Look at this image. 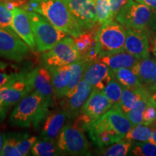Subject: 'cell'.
<instances>
[{"instance_id":"6da1fadb","label":"cell","mask_w":156,"mask_h":156,"mask_svg":"<svg viewBox=\"0 0 156 156\" xmlns=\"http://www.w3.org/2000/svg\"><path fill=\"white\" fill-rule=\"evenodd\" d=\"M25 9L43 15L56 28L73 38L85 32L72 15L64 0H30Z\"/></svg>"},{"instance_id":"7a4b0ae2","label":"cell","mask_w":156,"mask_h":156,"mask_svg":"<svg viewBox=\"0 0 156 156\" xmlns=\"http://www.w3.org/2000/svg\"><path fill=\"white\" fill-rule=\"evenodd\" d=\"M52 105L34 91L17 103L9 116L11 124L19 127L38 129L50 112Z\"/></svg>"},{"instance_id":"3957f363","label":"cell","mask_w":156,"mask_h":156,"mask_svg":"<svg viewBox=\"0 0 156 156\" xmlns=\"http://www.w3.org/2000/svg\"><path fill=\"white\" fill-rule=\"evenodd\" d=\"M126 30L123 25L114 20L100 25L95 38L99 56L124 51Z\"/></svg>"},{"instance_id":"277c9868","label":"cell","mask_w":156,"mask_h":156,"mask_svg":"<svg viewBox=\"0 0 156 156\" xmlns=\"http://www.w3.org/2000/svg\"><path fill=\"white\" fill-rule=\"evenodd\" d=\"M32 27L37 50L45 52L66 38L67 34L52 25L46 17L36 12L27 10Z\"/></svg>"},{"instance_id":"5b68a950","label":"cell","mask_w":156,"mask_h":156,"mask_svg":"<svg viewBox=\"0 0 156 156\" xmlns=\"http://www.w3.org/2000/svg\"><path fill=\"white\" fill-rule=\"evenodd\" d=\"M153 10L143 4L128 0L117 13L116 20L126 29H146L149 25Z\"/></svg>"},{"instance_id":"8992f818","label":"cell","mask_w":156,"mask_h":156,"mask_svg":"<svg viewBox=\"0 0 156 156\" xmlns=\"http://www.w3.org/2000/svg\"><path fill=\"white\" fill-rule=\"evenodd\" d=\"M57 146L61 154L90 155V152L84 130L75 125L64 126L58 134Z\"/></svg>"},{"instance_id":"52a82bcc","label":"cell","mask_w":156,"mask_h":156,"mask_svg":"<svg viewBox=\"0 0 156 156\" xmlns=\"http://www.w3.org/2000/svg\"><path fill=\"white\" fill-rule=\"evenodd\" d=\"M45 65L56 67L73 64L81 58L74 39L66 37L41 56Z\"/></svg>"},{"instance_id":"ba28073f","label":"cell","mask_w":156,"mask_h":156,"mask_svg":"<svg viewBox=\"0 0 156 156\" xmlns=\"http://www.w3.org/2000/svg\"><path fill=\"white\" fill-rule=\"evenodd\" d=\"M29 48L12 28L0 26V57L20 62L28 55Z\"/></svg>"},{"instance_id":"9c48e42d","label":"cell","mask_w":156,"mask_h":156,"mask_svg":"<svg viewBox=\"0 0 156 156\" xmlns=\"http://www.w3.org/2000/svg\"><path fill=\"white\" fill-rule=\"evenodd\" d=\"M72 15L84 31L98 24L94 0H64Z\"/></svg>"},{"instance_id":"30bf717a","label":"cell","mask_w":156,"mask_h":156,"mask_svg":"<svg viewBox=\"0 0 156 156\" xmlns=\"http://www.w3.org/2000/svg\"><path fill=\"white\" fill-rule=\"evenodd\" d=\"M93 90L88 83L82 80L75 88L62 98V108L66 112L68 118L70 119L77 118Z\"/></svg>"},{"instance_id":"8fae6325","label":"cell","mask_w":156,"mask_h":156,"mask_svg":"<svg viewBox=\"0 0 156 156\" xmlns=\"http://www.w3.org/2000/svg\"><path fill=\"white\" fill-rule=\"evenodd\" d=\"M149 33L146 29H126L124 51L138 59L150 56Z\"/></svg>"},{"instance_id":"7c38bea8","label":"cell","mask_w":156,"mask_h":156,"mask_svg":"<svg viewBox=\"0 0 156 156\" xmlns=\"http://www.w3.org/2000/svg\"><path fill=\"white\" fill-rule=\"evenodd\" d=\"M86 131L88 132L93 142L101 148L113 145L123 139L111 127L105 114L91 123Z\"/></svg>"},{"instance_id":"4fadbf2b","label":"cell","mask_w":156,"mask_h":156,"mask_svg":"<svg viewBox=\"0 0 156 156\" xmlns=\"http://www.w3.org/2000/svg\"><path fill=\"white\" fill-rule=\"evenodd\" d=\"M112 107V103L103 90L93 89L80 114L93 122L106 114Z\"/></svg>"},{"instance_id":"5bb4252c","label":"cell","mask_w":156,"mask_h":156,"mask_svg":"<svg viewBox=\"0 0 156 156\" xmlns=\"http://www.w3.org/2000/svg\"><path fill=\"white\" fill-rule=\"evenodd\" d=\"M32 84L35 91L53 105L56 96L51 73L48 66L44 64L32 70Z\"/></svg>"},{"instance_id":"9a60e30c","label":"cell","mask_w":156,"mask_h":156,"mask_svg":"<svg viewBox=\"0 0 156 156\" xmlns=\"http://www.w3.org/2000/svg\"><path fill=\"white\" fill-rule=\"evenodd\" d=\"M113 76L112 69L106 64L97 60L88 64L84 71L83 80L93 89L103 90Z\"/></svg>"},{"instance_id":"2e32d148","label":"cell","mask_w":156,"mask_h":156,"mask_svg":"<svg viewBox=\"0 0 156 156\" xmlns=\"http://www.w3.org/2000/svg\"><path fill=\"white\" fill-rule=\"evenodd\" d=\"M12 27L17 34L28 44L31 49L36 48V42L33 34L32 27L28 12L25 9L16 7L12 10Z\"/></svg>"},{"instance_id":"e0dca14e","label":"cell","mask_w":156,"mask_h":156,"mask_svg":"<svg viewBox=\"0 0 156 156\" xmlns=\"http://www.w3.org/2000/svg\"><path fill=\"white\" fill-rule=\"evenodd\" d=\"M68 118L67 114L63 109L49 112L43 126L41 135L42 139L55 140L64 127L65 121Z\"/></svg>"},{"instance_id":"ac0fdd59","label":"cell","mask_w":156,"mask_h":156,"mask_svg":"<svg viewBox=\"0 0 156 156\" xmlns=\"http://www.w3.org/2000/svg\"><path fill=\"white\" fill-rule=\"evenodd\" d=\"M52 75V82L55 96L62 98L67 93L72 77V64L56 67H49Z\"/></svg>"},{"instance_id":"d6986e66","label":"cell","mask_w":156,"mask_h":156,"mask_svg":"<svg viewBox=\"0 0 156 156\" xmlns=\"http://www.w3.org/2000/svg\"><path fill=\"white\" fill-rule=\"evenodd\" d=\"M105 116L111 127L122 138H124L134 126L126 114L116 106H112L105 114Z\"/></svg>"},{"instance_id":"ffe728a7","label":"cell","mask_w":156,"mask_h":156,"mask_svg":"<svg viewBox=\"0 0 156 156\" xmlns=\"http://www.w3.org/2000/svg\"><path fill=\"white\" fill-rule=\"evenodd\" d=\"M144 86L151 85L156 74V57H148L139 59L131 68Z\"/></svg>"},{"instance_id":"44dd1931","label":"cell","mask_w":156,"mask_h":156,"mask_svg":"<svg viewBox=\"0 0 156 156\" xmlns=\"http://www.w3.org/2000/svg\"><path fill=\"white\" fill-rule=\"evenodd\" d=\"M98 60L106 64L112 70H115L121 68H132L139 59L126 51H122L102 56Z\"/></svg>"},{"instance_id":"7402d4cb","label":"cell","mask_w":156,"mask_h":156,"mask_svg":"<svg viewBox=\"0 0 156 156\" xmlns=\"http://www.w3.org/2000/svg\"><path fill=\"white\" fill-rule=\"evenodd\" d=\"M147 90V87L145 86L139 89H131L123 87L121 100L114 106H117L123 113L126 114L134 108L138 101Z\"/></svg>"},{"instance_id":"603a6c76","label":"cell","mask_w":156,"mask_h":156,"mask_svg":"<svg viewBox=\"0 0 156 156\" xmlns=\"http://www.w3.org/2000/svg\"><path fill=\"white\" fill-rule=\"evenodd\" d=\"M98 28L96 29V26H95L91 30L85 31L80 36L74 38V41L80 54L81 57L85 56L91 50L95 48V38Z\"/></svg>"},{"instance_id":"cb8c5ba5","label":"cell","mask_w":156,"mask_h":156,"mask_svg":"<svg viewBox=\"0 0 156 156\" xmlns=\"http://www.w3.org/2000/svg\"><path fill=\"white\" fill-rule=\"evenodd\" d=\"M112 71L114 77L122 87L131 89H139L144 87L131 68H121Z\"/></svg>"},{"instance_id":"d4e9b609","label":"cell","mask_w":156,"mask_h":156,"mask_svg":"<svg viewBox=\"0 0 156 156\" xmlns=\"http://www.w3.org/2000/svg\"><path fill=\"white\" fill-rule=\"evenodd\" d=\"M150 98H151V93H150L149 90H147L141 97V98L138 101L134 108H132L130 112L125 114L134 126L142 124L144 111L151 103Z\"/></svg>"},{"instance_id":"484cf974","label":"cell","mask_w":156,"mask_h":156,"mask_svg":"<svg viewBox=\"0 0 156 156\" xmlns=\"http://www.w3.org/2000/svg\"><path fill=\"white\" fill-rule=\"evenodd\" d=\"M25 96H27L26 94L7 85L0 87V101L7 108L17 104Z\"/></svg>"},{"instance_id":"4316f807","label":"cell","mask_w":156,"mask_h":156,"mask_svg":"<svg viewBox=\"0 0 156 156\" xmlns=\"http://www.w3.org/2000/svg\"><path fill=\"white\" fill-rule=\"evenodd\" d=\"M31 153L35 156H54L61 155L54 140H37L31 148Z\"/></svg>"},{"instance_id":"83f0119b","label":"cell","mask_w":156,"mask_h":156,"mask_svg":"<svg viewBox=\"0 0 156 156\" xmlns=\"http://www.w3.org/2000/svg\"><path fill=\"white\" fill-rule=\"evenodd\" d=\"M154 124L145 125L141 124L134 126L132 129L126 134L124 139L133 142H150L153 133Z\"/></svg>"},{"instance_id":"f1b7e54d","label":"cell","mask_w":156,"mask_h":156,"mask_svg":"<svg viewBox=\"0 0 156 156\" xmlns=\"http://www.w3.org/2000/svg\"><path fill=\"white\" fill-rule=\"evenodd\" d=\"M90 63V62L86 58L81 57L80 59L72 64V77L67 87L66 94L69 93V91H71L72 90L75 88L79 85V83L83 80L84 71Z\"/></svg>"},{"instance_id":"f546056e","label":"cell","mask_w":156,"mask_h":156,"mask_svg":"<svg viewBox=\"0 0 156 156\" xmlns=\"http://www.w3.org/2000/svg\"><path fill=\"white\" fill-rule=\"evenodd\" d=\"M132 142L123 138L120 141L113 144L106 148L103 147L101 151V155L106 156H124L126 155L131 149Z\"/></svg>"},{"instance_id":"4dcf8cb0","label":"cell","mask_w":156,"mask_h":156,"mask_svg":"<svg viewBox=\"0 0 156 156\" xmlns=\"http://www.w3.org/2000/svg\"><path fill=\"white\" fill-rule=\"evenodd\" d=\"M103 92L112 103V106L117 104L121 100V97L122 95L123 87L118 80L113 76V77L110 80L108 84L103 90Z\"/></svg>"},{"instance_id":"1f68e13d","label":"cell","mask_w":156,"mask_h":156,"mask_svg":"<svg viewBox=\"0 0 156 156\" xmlns=\"http://www.w3.org/2000/svg\"><path fill=\"white\" fill-rule=\"evenodd\" d=\"M20 133H9L4 134V145L2 152L3 156H20L17 148V142Z\"/></svg>"},{"instance_id":"d6a6232c","label":"cell","mask_w":156,"mask_h":156,"mask_svg":"<svg viewBox=\"0 0 156 156\" xmlns=\"http://www.w3.org/2000/svg\"><path fill=\"white\" fill-rule=\"evenodd\" d=\"M94 2L99 25H101L107 21L113 20L110 0H94Z\"/></svg>"},{"instance_id":"836d02e7","label":"cell","mask_w":156,"mask_h":156,"mask_svg":"<svg viewBox=\"0 0 156 156\" xmlns=\"http://www.w3.org/2000/svg\"><path fill=\"white\" fill-rule=\"evenodd\" d=\"M131 153L136 156H156V145L151 142H133Z\"/></svg>"},{"instance_id":"e575fe53","label":"cell","mask_w":156,"mask_h":156,"mask_svg":"<svg viewBox=\"0 0 156 156\" xmlns=\"http://www.w3.org/2000/svg\"><path fill=\"white\" fill-rule=\"evenodd\" d=\"M37 140L38 138L36 136H30L28 134L20 133L16 146L20 156L28 155Z\"/></svg>"},{"instance_id":"d590c367","label":"cell","mask_w":156,"mask_h":156,"mask_svg":"<svg viewBox=\"0 0 156 156\" xmlns=\"http://www.w3.org/2000/svg\"><path fill=\"white\" fill-rule=\"evenodd\" d=\"M12 13L6 5L5 2H0V26L6 28L12 27Z\"/></svg>"},{"instance_id":"8d00e7d4","label":"cell","mask_w":156,"mask_h":156,"mask_svg":"<svg viewBox=\"0 0 156 156\" xmlns=\"http://www.w3.org/2000/svg\"><path fill=\"white\" fill-rule=\"evenodd\" d=\"M156 122V107L151 103L143 112L142 124L145 125H153Z\"/></svg>"},{"instance_id":"74e56055","label":"cell","mask_w":156,"mask_h":156,"mask_svg":"<svg viewBox=\"0 0 156 156\" xmlns=\"http://www.w3.org/2000/svg\"><path fill=\"white\" fill-rule=\"evenodd\" d=\"M9 64L0 62V87L5 85L17 73L15 71H8Z\"/></svg>"},{"instance_id":"f35d334b","label":"cell","mask_w":156,"mask_h":156,"mask_svg":"<svg viewBox=\"0 0 156 156\" xmlns=\"http://www.w3.org/2000/svg\"><path fill=\"white\" fill-rule=\"evenodd\" d=\"M128 0H110L111 9H112V17L114 20L116 17L117 13L121 8L125 5Z\"/></svg>"},{"instance_id":"ab89813d","label":"cell","mask_w":156,"mask_h":156,"mask_svg":"<svg viewBox=\"0 0 156 156\" xmlns=\"http://www.w3.org/2000/svg\"><path fill=\"white\" fill-rule=\"evenodd\" d=\"M135 1L147 6L152 10H156V0H135Z\"/></svg>"},{"instance_id":"60d3db41","label":"cell","mask_w":156,"mask_h":156,"mask_svg":"<svg viewBox=\"0 0 156 156\" xmlns=\"http://www.w3.org/2000/svg\"><path fill=\"white\" fill-rule=\"evenodd\" d=\"M148 27L151 30L156 27V10H153V15H152L151 21H150Z\"/></svg>"},{"instance_id":"b9f144b4","label":"cell","mask_w":156,"mask_h":156,"mask_svg":"<svg viewBox=\"0 0 156 156\" xmlns=\"http://www.w3.org/2000/svg\"><path fill=\"white\" fill-rule=\"evenodd\" d=\"M7 108L4 107L2 105L1 101H0V120H3L5 119L6 116V114H7Z\"/></svg>"},{"instance_id":"7bdbcfd3","label":"cell","mask_w":156,"mask_h":156,"mask_svg":"<svg viewBox=\"0 0 156 156\" xmlns=\"http://www.w3.org/2000/svg\"><path fill=\"white\" fill-rule=\"evenodd\" d=\"M150 93H151V98H150L151 102L152 104L156 107V88L153 90L151 91Z\"/></svg>"},{"instance_id":"ee69618b","label":"cell","mask_w":156,"mask_h":156,"mask_svg":"<svg viewBox=\"0 0 156 156\" xmlns=\"http://www.w3.org/2000/svg\"><path fill=\"white\" fill-rule=\"evenodd\" d=\"M151 50L156 56V36H154L153 37V39H152V41H151Z\"/></svg>"},{"instance_id":"f6af8a7d","label":"cell","mask_w":156,"mask_h":156,"mask_svg":"<svg viewBox=\"0 0 156 156\" xmlns=\"http://www.w3.org/2000/svg\"><path fill=\"white\" fill-rule=\"evenodd\" d=\"M155 88H156V74H155V77H154V78H153V81L151 82V85L147 87V89L149 90L150 92L152 90H155Z\"/></svg>"},{"instance_id":"bcb514c9","label":"cell","mask_w":156,"mask_h":156,"mask_svg":"<svg viewBox=\"0 0 156 156\" xmlns=\"http://www.w3.org/2000/svg\"><path fill=\"white\" fill-rule=\"evenodd\" d=\"M152 143L155 144L156 145V122L154 124V129H153V136H152V138L150 141Z\"/></svg>"},{"instance_id":"7dc6e473","label":"cell","mask_w":156,"mask_h":156,"mask_svg":"<svg viewBox=\"0 0 156 156\" xmlns=\"http://www.w3.org/2000/svg\"><path fill=\"white\" fill-rule=\"evenodd\" d=\"M4 145V137L0 134V155H2V148Z\"/></svg>"},{"instance_id":"c3c4849f","label":"cell","mask_w":156,"mask_h":156,"mask_svg":"<svg viewBox=\"0 0 156 156\" xmlns=\"http://www.w3.org/2000/svg\"><path fill=\"white\" fill-rule=\"evenodd\" d=\"M152 30H153V31H155V32L156 33V27H155V28H154L153 29H152Z\"/></svg>"}]
</instances>
